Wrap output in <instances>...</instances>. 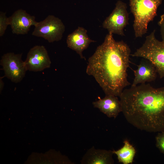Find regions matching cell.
I'll use <instances>...</instances> for the list:
<instances>
[{
  "instance_id": "1",
  "label": "cell",
  "mask_w": 164,
  "mask_h": 164,
  "mask_svg": "<svg viewBox=\"0 0 164 164\" xmlns=\"http://www.w3.org/2000/svg\"><path fill=\"white\" fill-rule=\"evenodd\" d=\"M131 55L129 46L122 40L116 41L108 32L89 58L86 72L94 78L105 95L119 97L130 84L127 70Z\"/></svg>"
},
{
  "instance_id": "12",
  "label": "cell",
  "mask_w": 164,
  "mask_h": 164,
  "mask_svg": "<svg viewBox=\"0 0 164 164\" xmlns=\"http://www.w3.org/2000/svg\"><path fill=\"white\" fill-rule=\"evenodd\" d=\"M117 97L105 95L104 98L94 101L92 104L94 107L98 109L108 117L115 118L122 111L121 104Z\"/></svg>"
},
{
  "instance_id": "11",
  "label": "cell",
  "mask_w": 164,
  "mask_h": 164,
  "mask_svg": "<svg viewBox=\"0 0 164 164\" xmlns=\"http://www.w3.org/2000/svg\"><path fill=\"white\" fill-rule=\"evenodd\" d=\"M136 70H132L134 73V78L131 86L139 84L154 81L157 77V72L153 64L149 60L143 58Z\"/></svg>"
},
{
  "instance_id": "9",
  "label": "cell",
  "mask_w": 164,
  "mask_h": 164,
  "mask_svg": "<svg viewBox=\"0 0 164 164\" xmlns=\"http://www.w3.org/2000/svg\"><path fill=\"white\" fill-rule=\"evenodd\" d=\"M9 19L12 33L17 35L27 34L31 27L35 26L37 22L35 16L22 9L15 11Z\"/></svg>"
},
{
  "instance_id": "4",
  "label": "cell",
  "mask_w": 164,
  "mask_h": 164,
  "mask_svg": "<svg viewBox=\"0 0 164 164\" xmlns=\"http://www.w3.org/2000/svg\"><path fill=\"white\" fill-rule=\"evenodd\" d=\"M154 30L145 39L142 46L138 49L133 57L147 59L154 66L160 78L164 77V41H159L155 36Z\"/></svg>"
},
{
  "instance_id": "6",
  "label": "cell",
  "mask_w": 164,
  "mask_h": 164,
  "mask_svg": "<svg viewBox=\"0 0 164 164\" xmlns=\"http://www.w3.org/2000/svg\"><path fill=\"white\" fill-rule=\"evenodd\" d=\"M22 53H8L2 56L0 60L5 76L15 83L21 81L27 70L24 61L22 60Z\"/></svg>"
},
{
  "instance_id": "16",
  "label": "cell",
  "mask_w": 164,
  "mask_h": 164,
  "mask_svg": "<svg viewBox=\"0 0 164 164\" xmlns=\"http://www.w3.org/2000/svg\"><path fill=\"white\" fill-rule=\"evenodd\" d=\"M156 146L164 155V131L159 132L155 137Z\"/></svg>"
},
{
  "instance_id": "17",
  "label": "cell",
  "mask_w": 164,
  "mask_h": 164,
  "mask_svg": "<svg viewBox=\"0 0 164 164\" xmlns=\"http://www.w3.org/2000/svg\"><path fill=\"white\" fill-rule=\"evenodd\" d=\"M158 24L160 28V31L162 40L164 41V14L161 16Z\"/></svg>"
},
{
  "instance_id": "8",
  "label": "cell",
  "mask_w": 164,
  "mask_h": 164,
  "mask_svg": "<svg viewBox=\"0 0 164 164\" xmlns=\"http://www.w3.org/2000/svg\"><path fill=\"white\" fill-rule=\"evenodd\" d=\"M24 62L27 70L34 72L49 68L51 63L48 52L43 45H36L31 48Z\"/></svg>"
},
{
  "instance_id": "14",
  "label": "cell",
  "mask_w": 164,
  "mask_h": 164,
  "mask_svg": "<svg viewBox=\"0 0 164 164\" xmlns=\"http://www.w3.org/2000/svg\"><path fill=\"white\" fill-rule=\"evenodd\" d=\"M124 143L122 148L117 150L113 151V152L117 155L119 162L123 164H132L136 153L135 150L128 141L125 140Z\"/></svg>"
},
{
  "instance_id": "13",
  "label": "cell",
  "mask_w": 164,
  "mask_h": 164,
  "mask_svg": "<svg viewBox=\"0 0 164 164\" xmlns=\"http://www.w3.org/2000/svg\"><path fill=\"white\" fill-rule=\"evenodd\" d=\"M113 151L96 149L94 146L89 149L80 160L81 164H113Z\"/></svg>"
},
{
  "instance_id": "15",
  "label": "cell",
  "mask_w": 164,
  "mask_h": 164,
  "mask_svg": "<svg viewBox=\"0 0 164 164\" xmlns=\"http://www.w3.org/2000/svg\"><path fill=\"white\" fill-rule=\"evenodd\" d=\"M9 25V17L6 15V13L0 12V36L4 34L8 26Z\"/></svg>"
},
{
  "instance_id": "2",
  "label": "cell",
  "mask_w": 164,
  "mask_h": 164,
  "mask_svg": "<svg viewBox=\"0 0 164 164\" xmlns=\"http://www.w3.org/2000/svg\"><path fill=\"white\" fill-rule=\"evenodd\" d=\"M119 97L128 122L147 132L164 131V87L155 88L149 84L131 86Z\"/></svg>"
},
{
  "instance_id": "3",
  "label": "cell",
  "mask_w": 164,
  "mask_h": 164,
  "mask_svg": "<svg viewBox=\"0 0 164 164\" xmlns=\"http://www.w3.org/2000/svg\"><path fill=\"white\" fill-rule=\"evenodd\" d=\"M162 0H130L131 12L134 20L133 28L136 38L146 33L149 23L157 15L158 8Z\"/></svg>"
},
{
  "instance_id": "18",
  "label": "cell",
  "mask_w": 164,
  "mask_h": 164,
  "mask_svg": "<svg viewBox=\"0 0 164 164\" xmlns=\"http://www.w3.org/2000/svg\"><path fill=\"white\" fill-rule=\"evenodd\" d=\"M0 91H1L3 90L4 86V82L2 79V78L1 77H0Z\"/></svg>"
},
{
  "instance_id": "5",
  "label": "cell",
  "mask_w": 164,
  "mask_h": 164,
  "mask_svg": "<svg viewBox=\"0 0 164 164\" xmlns=\"http://www.w3.org/2000/svg\"><path fill=\"white\" fill-rule=\"evenodd\" d=\"M34 26L32 35L42 37L50 43L61 40L65 29L62 20L52 15H49L43 20L37 22Z\"/></svg>"
},
{
  "instance_id": "7",
  "label": "cell",
  "mask_w": 164,
  "mask_h": 164,
  "mask_svg": "<svg viewBox=\"0 0 164 164\" xmlns=\"http://www.w3.org/2000/svg\"><path fill=\"white\" fill-rule=\"evenodd\" d=\"M128 20L126 4L119 0L112 12L104 21L103 26L108 32L124 36V29L128 24Z\"/></svg>"
},
{
  "instance_id": "10",
  "label": "cell",
  "mask_w": 164,
  "mask_h": 164,
  "mask_svg": "<svg viewBox=\"0 0 164 164\" xmlns=\"http://www.w3.org/2000/svg\"><path fill=\"white\" fill-rule=\"evenodd\" d=\"M96 41L91 39L87 34V30L82 27H78L69 34L67 39V46L75 51L81 59H85L83 52L87 48L89 44Z\"/></svg>"
}]
</instances>
